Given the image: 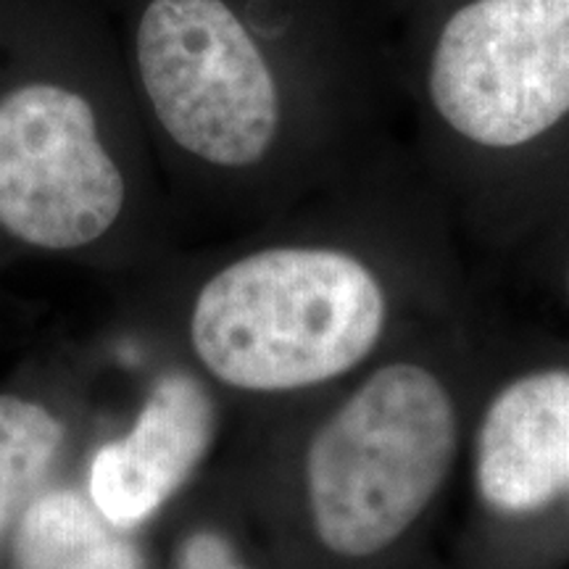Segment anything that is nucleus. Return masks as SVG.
I'll return each instance as SVG.
<instances>
[{"mask_svg": "<svg viewBox=\"0 0 569 569\" xmlns=\"http://www.w3.org/2000/svg\"><path fill=\"white\" fill-rule=\"evenodd\" d=\"M407 142L465 246L509 259L569 193V0H369Z\"/></svg>", "mask_w": 569, "mask_h": 569, "instance_id": "obj_3", "label": "nucleus"}, {"mask_svg": "<svg viewBox=\"0 0 569 569\" xmlns=\"http://www.w3.org/2000/svg\"><path fill=\"white\" fill-rule=\"evenodd\" d=\"M63 427L42 403L0 396V540L51 472Z\"/></svg>", "mask_w": 569, "mask_h": 569, "instance_id": "obj_9", "label": "nucleus"}, {"mask_svg": "<svg viewBox=\"0 0 569 569\" xmlns=\"http://www.w3.org/2000/svg\"><path fill=\"white\" fill-rule=\"evenodd\" d=\"M509 259L569 325V193Z\"/></svg>", "mask_w": 569, "mask_h": 569, "instance_id": "obj_10", "label": "nucleus"}, {"mask_svg": "<svg viewBox=\"0 0 569 569\" xmlns=\"http://www.w3.org/2000/svg\"><path fill=\"white\" fill-rule=\"evenodd\" d=\"M503 340L480 303L340 386L298 453L306 536L340 569H403L461 480Z\"/></svg>", "mask_w": 569, "mask_h": 569, "instance_id": "obj_4", "label": "nucleus"}, {"mask_svg": "<svg viewBox=\"0 0 569 569\" xmlns=\"http://www.w3.org/2000/svg\"><path fill=\"white\" fill-rule=\"evenodd\" d=\"M127 80L98 0H0V230L42 251L106 238L130 177L106 124Z\"/></svg>", "mask_w": 569, "mask_h": 569, "instance_id": "obj_5", "label": "nucleus"}, {"mask_svg": "<svg viewBox=\"0 0 569 569\" xmlns=\"http://www.w3.org/2000/svg\"><path fill=\"white\" fill-rule=\"evenodd\" d=\"M327 232L232 256L198 290L190 346L246 396L336 388L478 303L465 240L407 138L338 180Z\"/></svg>", "mask_w": 569, "mask_h": 569, "instance_id": "obj_2", "label": "nucleus"}, {"mask_svg": "<svg viewBox=\"0 0 569 569\" xmlns=\"http://www.w3.org/2000/svg\"><path fill=\"white\" fill-rule=\"evenodd\" d=\"M96 503L71 490L32 498L19 517V569H142L134 546Z\"/></svg>", "mask_w": 569, "mask_h": 569, "instance_id": "obj_8", "label": "nucleus"}, {"mask_svg": "<svg viewBox=\"0 0 569 569\" xmlns=\"http://www.w3.org/2000/svg\"><path fill=\"white\" fill-rule=\"evenodd\" d=\"M180 569H246L234 559L232 546L227 543L217 532H196L193 538L184 543Z\"/></svg>", "mask_w": 569, "mask_h": 569, "instance_id": "obj_11", "label": "nucleus"}, {"mask_svg": "<svg viewBox=\"0 0 569 569\" xmlns=\"http://www.w3.org/2000/svg\"><path fill=\"white\" fill-rule=\"evenodd\" d=\"M461 478L482 540H569V340H503Z\"/></svg>", "mask_w": 569, "mask_h": 569, "instance_id": "obj_6", "label": "nucleus"}, {"mask_svg": "<svg viewBox=\"0 0 569 569\" xmlns=\"http://www.w3.org/2000/svg\"><path fill=\"white\" fill-rule=\"evenodd\" d=\"M130 92L169 146L230 184L340 180L393 140L369 0H98Z\"/></svg>", "mask_w": 569, "mask_h": 569, "instance_id": "obj_1", "label": "nucleus"}, {"mask_svg": "<svg viewBox=\"0 0 569 569\" xmlns=\"http://www.w3.org/2000/svg\"><path fill=\"white\" fill-rule=\"evenodd\" d=\"M217 407L201 380L169 372L142 403L124 438L98 448L90 465V501L119 530L153 517L180 493L209 457Z\"/></svg>", "mask_w": 569, "mask_h": 569, "instance_id": "obj_7", "label": "nucleus"}]
</instances>
